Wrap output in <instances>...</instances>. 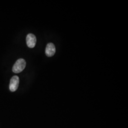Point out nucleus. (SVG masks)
Listing matches in <instances>:
<instances>
[{"mask_svg": "<svg viewBox=\"0 0 128 128\" xmlns=\"http://www.w3.org/2000/svg\"><path fill=\"white\" fill-rule=\"evenodd\" d=\"M26 65V63L25 60L22 58L18 59L13 66L12 71L15 73H19L24 69Z\"/></svg>", "mask_w": 128, "mask_h": 128, "instance_id": "1", "label": "nucleus"}, {"mask_svg": "<svg viewBox=\"0 0 128 128\" xmlns=\"http://www.w3.org/2000/svg\"><path fill=\"white\" fill-rule=\"evenodd\" d=\"M19 78L18 76H15L11 78L10 84V90L12 92H15L18 89L19 84Z\"/></svg>", "mask_w": 128, "mask_h": 128, "instance_id": "2", "label": "nucleus"}, {"mask_svg": "<svg viewBox=\"0 0 128 128\" xmlns=\"http://www.w3.org/2000/svg\"><path fill=\"white\" fill-rule=\"evenodd\" d=\"M37 39L36 36L32 33H30L26 37V43L28 46L30 48H33L36 44Z\"/></svg>", "mask_w": 128, "mask_h": 128, "instance_id": "3", "label": "nucleus"}, {"mask_svg": "<svg viewBox=\"0 0 128 128\" xmlns=\"http://www.w3.org/2000/svg\"><path fill=\"white\" fill-rule=\"evenodd\" d=\"M56 52V48L52 43H48L46 46L45 53L48 56L50 57L54 56Z\"/></svg>", "mask_w": 128, "mask_h": 128, "instance_id": "4", "label": "nucleus"}]
</instances>
